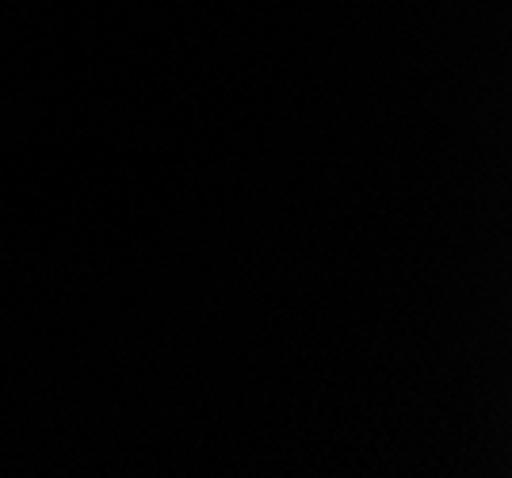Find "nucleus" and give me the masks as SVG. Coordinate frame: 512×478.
<instances>
[]
</instances>
